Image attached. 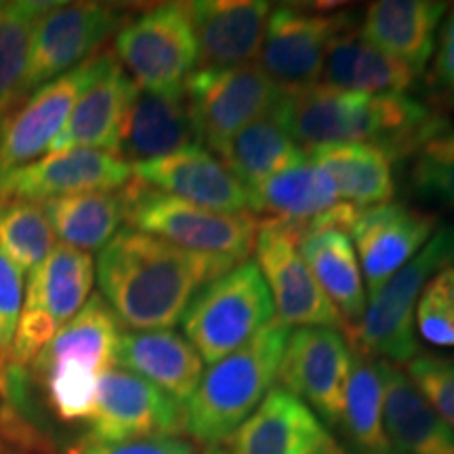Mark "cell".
I'll list each match as a JSON object with an SVG mask.
<instances>
[{
    "label": "cell",
    "instance_id": "1",
    "mask_svg": "<svg viewBox=\"0 0 454 454\" xmlns=\"http://www.w3.org/2000/svg\"><path fill=\"white\" fill-rule=\"evenodd\" d=\"M234 265V259L187 251L124 227L99 251V294L121 325L168 331L184 320L196 294Z\"/></svg>",
    "mask_w": 454,
    "mask_h": 454
},
{
    "label": "cell",
    "instance_id": "2",
    "mask_svg": "<svg viewBox=\"0 0 454 454\" xmlns=\"http://www.w3.org/2000/svg\"><path fill=\"white\" fill-rule=\"evenodd\" d=\"M276 121L309 150L340 144H366L385 156L404 160L450 124L442 114L408 93L362 95L325 84L284 93Z\"/></svg>",
    "mask_w": 454,
    "mask_h": 454
},
{
    "label": "cell",
    "instance_id": "3",
    "mask_svg": "<svg viewBox=\"0 0 454 454\" xmlns=\"http://www.w3.org/2000/svg\"><path fill=\"white\" fill-rule=\"evenodd\" d=\"M291 328L276 317L259 334L215 362L184 406V431L217 448L247 421L274 387Z\"/></svg>",
    "mask_w": 454,
    "mask_h": 454
},
{
    "label": "cell",
    "instance_id": "4",
    "mask_svg": "<svg viewBox=\"0 0 454 454\" xmlns=\"http://www.w3.org/2000/svg\"><path fill=\"white\" fill-rule=\"evenodd\" d=\"M454 268V225H440L429 242L391 276L366 311L348 328L349 348L374 360L411 362L419 356L414 339V309L425 284L438 271Z\"/></svg>",
    "mask_w": 454,
    "mask_h": 454
},
{
    "label": "cell",
    "instance_id": "5",
    "mask_svg": "<svg viewBox=\"0 0 454 454\" xmlns=\"http://www.w3.org/2000/svg\"><path fill=\"white\" fill-rule=\"evenodd\" d=\"M274 317V301L257 263L244 261L196 294L181 326L202 360L215 364L247 345Z\"/></svg>",
    "mask_w": 454,
    "mask_h": 454
},
{
    "label": "cell",
    "instance_id": "6",
    "mask_svg": "<svg viewBox=\"0 0 454 454\" xmlns=\"http://www.w3.org/2000/svg\"><path fill=\"white\" fill-rule=\"evenodd\" d=\"M130 230L162 238L187 251L247 261L254 251L259 219L251 213H219L179 200L133 179L124 185Z\"/></svg>",
    "mask_w": 454,
    "mask_h": 454
},
{
    "label": "cell",
    "instance_id": "7",
    "mask_svg": "<svg viewBox=\"0 0 454 454\" xmlns=\"http://www.w3.org/2000/svg\"><path fill=\"white\" fill-rule=\"evenodd\" d=\"M95 280L90 253L59 244L47 259L30 271L17 320L9 357L20 366H30L55 334L89 301Z\"/></svg>",
    "mask_w": 454,
    "mask_h": 454
},
{
    "label": "cell",
    "instance_id": "8",
    "mask_svg": "<svg viewBox=\"0 0 454 454\" xmlns=\"http://www.w3.org/2000/svg\"><path fill=\"white\" fill-rule=\"evenodd\" d=\"M118 64L145 90L184 89L198 64V44L187 3H168L127 21L114 36Z\"/></svg>",
    "mask_w": 454,
    "mask_h": 454
},
{
    "label": "cell",
    "instance_id": "9",
    "mask_svg": "<svg viewBox=\"0 0 454 454\" xmlns=\"http://www.w3.org/2000/svg\"><path fill=\"white\" fill-rule=\"evenodd\" d=\"M200 144L208 150L248 124L274 116L284 90L257 64L196 70L184 84Z\"/></svg>",
    "mask_w": 454,
    "mask_h": 454
},
{
    "label": "cell",
    "instance_id": "10",
    "mask_svg": "<svg viewBox=\"0 0 454 454\" xmlns=\"http://www.w3.org/2000/svg\"><path fill=\"white\" fill-rule=\"evenodd\" d=\"M305 223L284 219L259 221L254 242L257 268L274 301L276 320L291 326L348 328L299 253Z\"/></svg>",
    "mask_w": 454,
    "mask_h": 454
},
{
    "label": "cell",
    "instance_id": "11",
    "mask_svg": "<svg viewBox=\"0 0 454 454\" xmlns=\"http://www.w3.org/2000/svg\"><path fill=\"white\" fill-rule=\"evenodd\" d=\"M351 26H357L354 11L328 15L293 4L278 7L268 17L257 66L284 93L316 87L333 38Z\"/></svg>",
    "mask_w": 454,
    "mask_h": 454
},
{
    "label": "cell",
    "instance_id": "12",
    "mask_svg": "<svg viewBox=\"0 0 454 454\" xmlns=\"http://www.w3.org/2000/svg\"><path fill=\"white\" fill-rule=\"evenodd\" d=\"M122 17L121 9L104 3H57L38 17L20 98L84 64L118 30Z\"/></svg>",
    "mask_w": 454,
    "mask_h": 454
},
{
    "label": "cell",
    "instance_id": "13",
    "mask_svg": "<svg viewBox=\"0 0 454 454\" xmlns=\"http://www.w3.org/2000/svg\"><path fill=\"white\" fill-rule=\"evenodd\" d=\"M112 53H95L84 64L55 78L27 98L24 106L0 124V177L36 162L66 129L67 118L110 64Z\"/></svg>",
    "mask_w": 454,
    "mask_h": 454
},
{
    "label": "cell",
    "instance_id": "14",
    "mask_svg": "<svg viewBox=\"0 0 454 454\" xmlns=\"http://www.w3.org/2000/svg\"><path fill=\"white\" fill-rule=\"evenodd\" d=\"M89 421V444L175 438L184 431V406L137 374L110 368L99 377Z\"/></svg>",
    "mask_w": 454,
    "mask_h": 454
},
{
    "label": "cell",
    "instance_id": "15",
    "mask_svg": "<svg viewBox=\"0 0 454 454\" xmlns=\"http://www.w3.org/2000/svg\"><path fill=\"white\" fill-rule=\"evenodd\" d=\"M351 356L354 351L337 328H297L288 334L278 379L320 421L337 425L343 411Z\"/></svg>",
    "mask_w": 454,
    "mask_h": 454
},
{
    "label": "cell",
    "instance_id": "16",
    "mask_svg": "<svg viewBox=\"0 0 454 454\" xmlns=\"http://www.w3.org/2000/svg\"><path fill=\"white\" fill-rule=\"evenodd\" d=\"M133 181V167L104 150L55 152L0 177L3 200H51L89 192L122 190Z\"/></svg>",
    "mask_w": 454,
    "mask_h": 454
},
{
    "label": "cell",
    "instance_id": "17",
    "mask_svg": "<svg viewBox=\"0 0 454 454\" xmlns=\"http://www.w3.org/2000/svg\"><path fill=\"white\" fill-rule=\"evenodd\" d=\"M438 230V217L414 211L406 204L385 202L360 208L349 230L354 248L360 254V268L368 294H377L391 276H395Z\"/></svg>",
    "mask_w": 454,
    "mask_h": 454
},
{
    "label": "cell",
    "instance_id": "18",
    "mask_svg": "<svg viewBox=\"0 0 454 454\" xmlns=\"http://www.w3.org/2000/svg\"><path fill=\"white\" fill-rule=\"evenodd\" d=\"M135 179L164 194L219 213L248 211V190L200 145L133 167Z\"/></svg>",
    "mask_w": 454,
    "mask_h": 454
},
{
    "label": "cell",
    "instance_id": "19",
    "mask_svg": "<svg viewBox=\"0 0 454 454\" xmlns=\"http://www.w3.org/2000/svg\"><path fill=\"white\" fill-rule=\"evenodd\" d=\"M200 70L251 64L259 55L271 4L265 0H198L187 3Z\"/></svg>",
    "mask_w": 454,
    "mask_h": 454
},
{
    "label": "cell",
    "instance_id": "20",
    "mask_svg": "<svg viewBox=\"0 0 454 454\" xmlns=\"http://www.w3.org/2000/svg\"><path fill=\"white\" fill-rule=\"evenodd\" d=\"M200 145L185 89L145 90L135 89L124 116L118 156L135 164L177 154Z\"/></svg>",
    "mask_w": 454,
    "mask_h": 454
},
{
    "label": "cell",
    "instance_id": "21",
    "mask_svg": "<svg viewBox=\"0 0 454 454\" xmlns=\"http://www.w3.org/2000/svg\"><path fill=\"white\" fill-rule=\"evenodd\" d=\"M446 11L448 4L435 0H381L368 7L360 36L419 76L429 64Z\"/></svg>",
    "mask_w": 454,
    "mask_h": 454
},
{
    "label": "cell",
    "instance_id": "22",
    "mask_svg": "<svg viewBox=\"0 0 454 454\" xmlns=\"http://www.w3.org/2000/svg\"><path fill=\"white\" fill-rule=\"evenodd\" d=\"M116 366L156 385L179 406L194 395L204 374V360L194 345L170 328L122 333Z\"/></svg>",
    "mask_w": 454,
    "mask_h": 454
},
{
    "label": "cell",
    "instance_id": "23",
    "mask_svg": "<svg viewBox=\"0 0 454 454\" xmlns=\"http://www.w3.org/2000/svg\"><path fill=\"white\" fill-rule=\"evenodd\" d=\"M326 434L305 402L284 387H271L227 444L230 454H308Z\"/></svg>",
    "mask_w": 454,
    "mask_h": 454
},
{
    "label": "cell",
    "instance_id": "24",
    "mask_svg": "<svg viewBox=\"0 0 454 454\" xmlns=\"http://www.w3.org/2000/svg\"><path fill=\"white\" fill-rule=\"evenodd\" d=\"M135 89L137 84L130 81L129 74L112 57L101 76L76 101L66 129L51 145V154L76 147L118 154L124 116Z\"/></svg>",
    "mask_w": 454,
    "mask_h": 454
},
{
    "label": "cell",
    "instance_id": "25",
    "mask_svg": "<svg viewBox=\"0 0 454 454\" xmlns=\"http://www.w3.org/2000/svg\"><path fill=\"white\" fill-rule=\"evenodd\" d=\"M299 253L343 317L345 326H354L366 311V291L360 261L348 231L305 223L299 238Z\"/></svg>",
    "mask_w": 454,
    "mask_h": 454
},
{
    "label": "cell",
    "instance_id": "26",
    "mask_svg": "<svg viewBox=\"0 0 454 454\" xmlns=\"http://www.w3.org/2000/svg\"><path fill=\"white\" fill-rule=\"evenodd\" d=\"M383 423L389 454H454V429L425 400L411 377L389 362Z\"/></svg>",
    "mask_w": 454,
    "mask_h": 454
},
{
    "label": "cell",
    "instance_id": "27",
    "mask_svg": "<svg viewBox=\"0 0 454 454\" xmlns=\"http://www.w3.org/2000/svg\"><path fill=\"white\" fill-rule=\"evenodd\" d=\"M414 81L417 74L366 43L356 26L333 38L322 70L325 87L362 95L406 93Z\"/></svg>",
    "mask_w": 454,
    "mask_h": 454
},
{
    "label": "cell",
    "instance_id": "28",
    "mask_svg": "<svg viewBox=\"0 0 454 454\" xmlns=\"http://www.w3.org/2000/svg\"><path fill=\"white\" fill-rule=\"evenodd\" d=\"M121 320L101 294H90L82 309L55 334L34 368L70 364L104 374L116 364V349L121 343Z\"/></svg>",
    "mask_w": 454,
    "mask_h": 454
},
{
    "label": "cell",
    "instance_id": "29",
    "mask_svg": "<svg viewBox=\"0 0 454 454\" xmlns=\"http://www.w3.org/2000/svg\"><path fill=\"white\" fill-rule=\"evenodd\" d=\"M247 190L248 211L293 223H309L340 202L331 177L309 160L271 175Z\"/></svg>",
    "mask_w": 454,
    "mask_h": 454
},
{
    "label": "cell",
    "instance_id": "30",
    "mask_svg": "<svg viewBox=\"0 0 454 454\" xmlns=\"http://www.w3.org/2000/svg\"><path fill=\"white\" fill-rule=\"evenodd\" d=\"M309 162L331 177L339 200L357 208L391 202L395 185L391 160L379 147L366 144H340L309 150Z\"/></svg>",
    "mask_w": 454,
    "mask_h": 454
},
{
    "label": "cell",
    "instance_id": "31",
    "mask_svg": "<svg viewBox=\"0 0 454 454\" xmlns=\"http://www.w3.org/2000/svg\"><path fill=\"white\" fill-rule=\"evenodd\" d=\"M354 351V349H351ZM385 372L387 362L354 351L339 427L354 454H389L385 438Z\"/></svg>",
    "mask_w": 454,
    "mask_h": 454
},
{
    "label": "cell",
    "instance_id": "32",
    "mask_svg": "<svg viewBox=\"0 0 454 454\" xmlns=\"http://www.w3.org/2000/svg\"><path fill=\"white\" fill-rule=\"evenodd\" d=\"M211 152L247 187L308 160L301 145L284 130L276 116L248 124L215 145Z\"/></svg>",
    "mask_w": 454,
    "mask_h": 454
},
{
    "label": "cell",
    "instance_id": "33",
    "mask_svg": "<svg viewBox=\"0 0 454 454\" xmlns=\"http://www.w3.org/2000/svg\"><path fill=\"white\" fill-rule=\"evenodd\" d=\"M41 207L53 227V234L67 247L84 253L101 251L121 231L127 215L124 187L114 192L51 198Z\"/></svg>",
    "mask_w": 454,
    "mask_h": 454
},
{
    "label": "cell",
    "instance_id": "34",
    "mask_svg": "<svg viewBox=\"0 0 454 454\" xmlns=\"http://www.w3.org/2000/svg\"><path fill=\"white\" fill-rule=\"evenodd\" d=\"M55 4L34 0L0 3V116L20 98L34 24Z\"/></svg>",
    "mask_w": 454,
    "mask_h": 454
},
{
    "label": "cell",
    "instance_id": "35",
    "mask_svg": "<svg viewBox=\"0 0 454 454\" xmlns=\"http://www.w3.org/2000/svg\"><path fill=\"white\" fill-rule=\"evenodd\" d=\"M0 247L21 274H30L49 257L55 248V234L41 204L0 202Z\"/></svg>",
    "mask_w": 454,
    "mask_h": 454
},
{
    "label": "cell",
    "instance_id": "36",
    "mask_svg": "<svg viewBox=\"0 0 454 454\" xmlns=\"http://www.w3.org/2000/svg\"><path fill=\"white\" fill-rule=\"evenodd\" d=\"M411 187L425 200L454 208V129L419 147L411 164Z\"/></svg>",
    "mask_w": 454,
    "mask_h": 454
},
{
    "label": "cell",
    "instance_id": "37",
    "mask_svg": "<svg viewBox=\"0 0 454 454\" xmlns=\"http://www.w3.org/2000/svg\"><path fill=\"white\" fill-rule=\"evenodd\" d=\"M36 372L41 374L51 411L57 417L64 421H84L90 417L101 374L70 364L43 366Z\"/></svg>",
    "mask_w": 454,
    "mask_h": 454
},
{
    "label": "cell",
    "instance_id": "38",
    "mask_svg": "<svg viewBox=\"0 0 454 454\" xmlns=\"http://www.w3.org/2000/svg\"><path fill=\"white\" fill-rule=\"evenodd\" d=\"M419 333L431 345L454 348V268H446L425 284L414 309Z\"/></svg>",
    "mask_w": 454,
    "mask_h": 454
},
{
    "label": "cell",
    "instance_id": "39",
    "mask_svg": "<svg viewBox=\"0 0 454 454\" xmlns=\"http://www.w3.org/2000/svg\"><path fill=\"white\" fill-rule=\"evenodd\" d=\"M408 377L425 400L454 429V360L440 356H417L408 362Z\"/></svg>",
    "mask_w": 454,
    "mask_h": 454
},
{
    "label": "cell",
    "instance_id": "40",
    "mask_svg": "<svg viewBox=\"0 0 454 454\" xmlns=\"http://www.w3.org/2000/svg\"><path fill=\"white\" fill-rule=\"evenodd\" d=\"M21 303H24V274L0 247V354H7L13 343Z\"/></svg>",
    "mask_w": 454,
    "mask_h": 454
},
{
    "label": "cell",
    "instance_id": "41",
    "mask_svg": "<svg viewBox=\"0 0 454 454\" xmlns=\"http://www.w3.org/2000/svg\"><path fill=\"white\" fill-rule=\"evenodd\" d=\"M82 454H196L192 444L179 438H152L122 444H87Z\"/></svg>",
    "mask_w": 454,
    "mask_h": 454
},
{
    "label": "cell",
    "instance_id": "42",
    "mask_svg": "<svg viewBox=\"0 0 454 454\" xmlns=\"http://www.w3.org/2000/svg\"><path fill=\"white\" fill-rule=\"evenodd\" d=\"M438 55L434 61V82L448 104L454 106V9L440 30Z\"/></svg>",
    "mask_w": 454,
    "mask_h": 454
},
{
    "label": "cell",
    "instance_id": "43",
    "mask_svg": "<svg viewBox=\"0 0 454 454\" xmlns=\"http://www.w3.org/2000/svg\"><path fill=\"white\" fill-rule=\"evenodd\" d=\"M308 454H354V452L348 450V448H345V446H340L339 442L334 440L331 434H326L325 438L317 442V444L311 448Z\"/></svg>",
    "mask_w": 454,
    "mask_h": 454
},
{
    "label": "cell",
    "instance_id": "44",
    "mask_svg": "<svg viewBox=\"0 0 454 454\" xmlns=\"http://www.w3.org/2000/svg\"><path fill=\"white\" fill-rule=\"evenodd\" d=\"M204 454H230V452H225V450H221V448H208L207 452Z\"/></svg>",
    "mask_w": 454,
    "mask_h": 454
}]
</instances>
